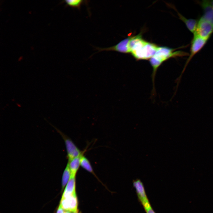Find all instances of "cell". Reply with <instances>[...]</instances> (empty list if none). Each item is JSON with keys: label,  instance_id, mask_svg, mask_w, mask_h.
Listing matches in <instances>:
<instances>
[{"label": "cell", "instance_id": "cell-8", "mask_svg": "<svg viewBox=\"0 0 213 213\" xmlns=\"http://www.w3.org/2000/svg\"><path fill=\"white\" fill-rule=\"evenodd\" d=\"M133 185L135 189L138 199L143 207L150 204L144 185L141 181L138 179L133 180Z\"/></svg>", "mask_w": 213, "mask_h": 213}, {"label": "cell", "instance_id": "cell-14", "mask_svg": "<svg viewBox=\"0 0 213 213\" xmlns=\"http://www.w3.org/2000/svg\"><path fill=\"white\" fill-rule=\"evenodd\" d=\"M71 175V172L70 169L68 164L67 163V166L64 170L62 178V186L63 188L67 183Z\"/></svg>", "mask_w": 213, "mask_h": 213}, {"label": "cell", "instance_id": "cell-12", "mask_svg": "<svg viewBox=\"0 0 213 213\" xmlns=\"http://www.w3.org/2000/svg\"><path fill=\"white\" fill-rule=\"evenodd\" d=\"M83 153L80 156L75 157L70 161H68L70 169L71 172V176H75L80 166L82 157L83 155Z\"/></svg>", "mask_w": 213, "mask_h": 213}, {"label": "cell", "instance_id": "cell-6", "mask_svg": "<svg viewBox=\"0 0 213 213\" xmlns=\"http://www.w3.org/2000/svg\"><path fill=\"white\" fill-rule=\"evenodd\" d=\"M132 36H129L125 38L116 45L105 48H97L98 52L103 51H114L122 53H130L129 47V42Z\"/></svg>", "mask_w": 213, "mask_h": 213}, {"label": "cell", "instance_id": "cell-2", "mask_svg": "<svg viewBox=\"0 0 213 213\" xmlns=\"http://www.w3.org/2000/svg\"><path fill=\"white\" fill-rule=\"evenodd\" d=\"M158 47L154 43L147 41L143 46L131 54L137 60L149 59L154 55Z\"/></svg>", "mask_w": 213, "mask_h": 213}, {"label": "cell", "instance_id": "cell-20", "mask_svg": "<svg viewBox=\"0 0 213 213\" xmlns=\"http://www.w3.org/2000/svg\"><path fill=\"white\" fill-rule=\"evenodd\" d=\"M78 212H74L73 213H77Z\"/></svg>", "mask_w": 213, "mask_h": 213}, {"label": "cell", "instance_id": "cell-5", "mask_svg": "<svg viewBox=\"0 0 213 213\" xmlns=\"http://www.w3.org/2000/svg\"><path fill=\"white\" fill-rule=\"evenodd\" d=\"M208 40L199 36L193 35L191 43L190 53L183 70H185L192 58L204 46Z\"/></svg>", "mask_w": 213, "mask_h": 213}, {"label": "cell", "instance_id": "cell-11", "mask_svg": "<svg viewBox=\"0 0 213 213\" xmlns=\"http://www.w3.org/2000/svg\"><path fill=\"white\" fill-rule=\"evenodd\" d=\"M76 194L75 176L71 175L63 194L62 198H65Z\"/></svg>", "mask_w": 213, "mask_h": 213}, {"label": "cell", "instance_id": "cell-16", "mask_svg": "<svg viewBox=\"0 0 213 213\" xmlns=\"http://www.w3.org/2000/svg\"><path fill=\"white\" fill-rule=\"evenodd\" d=\"M146 213H156L153 210L150 204L143 207Z\"/></svg>", "mask_w": 213, "mask_h": 213}, {"label": "cell", "instance_id": "cell-3", "mask_svg": "<svg viewBox=\"0 0 213 213\" xmlns=\"http://www.w3.org/2000/svg\"><path fill=\"white\" fill-rule=\"evenodd\" d=\"M213 33V25L203 17H201L198 22L194 36L208 40Z\"/></svg>", "mask_w": 213, "mask_h": 213}, {"label": "cell", "instance_id": "cell-18", "mask_svg": "<svg viewBox=\"0 0 213 213\" xmlns=\"http://www.w3.org/2000/svg\"><path fill=\"white\" fill-rule=\"evenodd\" d=\"M210 2L211 3V4L212 6L213 7V0L210 1Z\"/></svg>", "mask_w": 213, "mask_h": 213}, {"label": "cell", "instance_id": "cell-1", "mask_svg": "<svg viewBox=\"0 0 213 213\" xmlns=\"http://www.w3.org/2000/svg\"><path fill=\"white\" fill-rule=\"evenodd\" d=\"M183 47L173 49L166 46H159L154 55L149 59L153 70L151 77L153 89H154V80L157 70L164 62L171 58L189 55L188 53L183 51H175Z\"/></svg>", "mask_w": 213, "mask_h": 213}, {"label": "cell", "instance_id": "cell-17", "mask_svg": "<svg viewBox=\"0 0 213 213\" xmlns=\"http://www.w3.org/2000/svg\"><path fill=\"white\" fill-rule=\"evenodd\" d=\"M64 209L59 205L57 209V213H64Z\"/></svg>", "mask_w": 213, "mask_h": 213}, {"label": "cell", "instance_id": "cell-10", "mask_svg": "<svg viewBox=\"0 0 213 213\" xmlns=\"http://www.w3.org/2000/svg\"><path fill=\"white\" fill-rule=\"evenodd\" d=\"M169 5L177 12L179 19L185 24L188 30L191 33H194L196 28L198 20L193 19L186 18L180 13L175 7L172 5Z\"/></svg>", "mask_w": 213, "mask_h": 213}, {"label": "cell", "instance_id": "cell-19", "mask_svg": "<svg viewBox=\"0 0 213 213\" xmlns=\"http://www.w3.org/2000/svg\"><path fill=\"white\" fill-rule=\"evenodd\" d=\"M64 213H70V212L69 211H66L64 212Z\"/></svg>", "mask_w": 213, "mask_h": 213}, {"label": "cell", "instance_id": "cell-15", "mask_svg": "<svg viewBox=\"0 0 213 213\" xmlns=\"http://www.w3.org/2000/svg\"><path fill=\"white\" fill-rule=\"evenodd\" d=\"M67 5L72 7L80 9L81 5L85 1L82 0H67L64 1Z\"/></svg>", "mask_w": 213, "mask_h": 213}, {"label": "cell", "instance_id": "cell-13", "mask_svg": "<svg viewBox=\"0 0 213 213\" xmlns=\"http://www.w3.org/2000/svg\"><path fill=\"white\" fill-rule=\"evenodd\" d=\"M80 166L86 171L92 173L96 177L90 162L83 155L81 158Z\"/></svg>", "mask_w": 213, "mask_h": 213}, {"label": "cell", "instance_id": "cell-9", "mask_svg": "<svg viewBox=\"0 0 213 213\" xmlns=\"http://www.w3.org/2000/svg\"><path fill=\"white\" fill-rule=\"evenodd\" d=\"M199 4L203 9L204 14L202 16L213 25V7L210 1H199Z\"/></svg>", "mask_w": 213, "mask_h": 213}, {"label": "cell", "instance_id": "cell-7", "mask_svg": "<svg viewBox=\"0 0 213 213\" xmlns=\"http://www.w3.org/2000/svg\"><path fill=\"white\" fill-rule=\"evenodd\" d=\"M59 205L67 211L78 212V201L76 194L65 198H62Z\"/></svg>", "mask_w": 213, "mask_h": 213}, {"label": "cell", "instance_id": "cell-4", "mask_svg": "<svg viewBox=\"0 0 213 213\" xmlns=\"http://www.w3.org/2000/svg\"><path fill=\"white\" fill-rule=\"evenodd\" d=\"M55 128L60 134L64 141L67 153L68 161H70L73 158L84 153L85 151H80L70 138L57 128Z\"/></svg>", "mask_w": 213, "mask_h": 213}]
</instances>
